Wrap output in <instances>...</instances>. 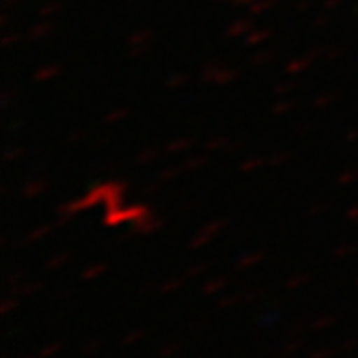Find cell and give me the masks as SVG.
Masks as SVG:
<instances>
[{
  "mask_svg": "<svg viewBox=\"0 0 358 358\" xmlns=\"http://www.w3.org/2000/svg\"><path fill=\"white\" fill-rule=\"evenodd\" d=\"M143 337H145V330H143V328L130 330V332H125V335L121 337V345H134V343L141 341Z\"/></svg>",
  "mask_w": 358,
  "mask_h": 358,
  "instance_id": "6da1fadb",
  "label": "cell"
},
{
  "mask_svg": "<svg viewBox=\"0 0 358 358\" xmlns=\"http://www.w3.org/2000/svg\"><path fill=\"white\" fill-rule=\"evenodd\" d=\"M335 322H337V320L332 317V315H322V317H317V320H311L309 326H311L313 330H324V328H330Z\"/></svg>",
  "mask_w": 358,
  "mask_h": 358,
  "instance_id": "7a4b0ae2",
  "label": "cell"
},
{
  "mask_svg": "<svg viewBox=\"0 0 358 358\" xmlns=\"http://www.w3.org/2000/svg\"><path fill=\"white\" fill-rule=\"evenodd\" d=\"M61 352V343H45L39 352H37V358H52Z\"/></svg>",
  "mask_w": 358,
  "mask_h": 358,
  "instance_id": "3957f363",
  "label": "cell"
},
{
  "mask_svg": "<svg viewBox=\"0 0 358 358\" xmlns=\"http://www.w3.org/2000/svg\"><path fill=\"white\" fill-rule=\"evenodd\" d=\"M179 352V343H173V341H169V343H164V345H160L158 350H156V354L160 356V358H171V356H175Z\"/></svg>",
  "mask_w": 358,
  "mask_h": 358,
  "instance_id": "277c9868",
  "label": "cell"
},
{
  "mask_svg": "<svg viewBox=\"0 0 358 358\" xmlns=\"http://www.w3.org/2000/svg\"><path fill=\"white\" fill-rule=\"evenodd\" d=\"M101 348H104V341H101L99 337H95V339L87 341V343L83 345V352H85V354H89V356H93V354H97Z\"/></svg>",
  "mask_w": 358,
  "mask_h": 358,
  "instance_id": "5b68a950",
  "label": "cell"
},
{
  "mask_svg": "<svg viewBox=\"0 0 358 358\" xmlns=\"http://www.w3.org/2000/svg\"><path fill=\"white\" fill-rule=\"evenodd\" d=\"M300 348H302V339H300V337H296V339L292 337V339L283 345V356H292V354H296Z\"/></svg>",
  "mask_w": 358,
  "mask_h": 358,
  "instance_id": "8992f818",
  "label": "cell"
},
{
  "mask_svg": "<svg viewBox=\"0 0 358 358\" xmlns=\"http://www.w3.org/2000/svg\"><path fill=\"white\" fill-rule=\"evenodd\" d=\"M335 356V350H330V348H317L309 354V358H332Z\"/></svg>",
  "mask_w": 358,
  "mask_h": 358,
  "instance_id": "52a82bcc",
  "label": "cell"
},
{
  "mask_svg": "<svg viewBox=\"0 0 358 358\" xmlns=\"http://www.w3.org/2000/svg\"><path fill=\"white\" fill-rule=\"evenodd\" d=\"M341 350L343 352H356L358 350V337H350V339H345L343 343H341Z\"/></svg>",
  "mask_w": 358,
  "mask_h": 358,
  "instance_id": "ba28073f",
  "label": "cell"
},
{
  "mask_svg": "<svg viewBox=\"0 0 358 358\" xmlns=\"http://www.w3.org/2000/svg\"><path fill=\"white\" fill-rule=\"evenodd\" d=\"M13 304H15L13 300H7V302L3 304V309H0V311H3V313H9V311L13 309Z\"/></svg>",
  "mask_w": 358,
  "mask_h": 358,
  "instance_id": "9c48e42d",
  "label": "cell"
},
{
  "mask_svg": "<svg viewBox=\"0 0 358 358\" xmlns=\"http://www.w3.org/2000/svg\"><path fill=\"white\" fill-rule=\"evenodd\" d=\"M218 287H220V283H214V285H210V287H208L206 292H216Z\"/></svg>",
  "mask_w": 358,
  "mask_h": 358,
  "instance_id": "30bf717a",
  "label": "cell"
},
{
  "mask_svg": "<svg viewBox=\"0 0 358 358\" xmlns=\"http://www.w3.org/2000/svg\"><path fill=\"white\" fill-rule=\"evenodd\" d=\"M20 358H37L35 354H24V356H20Z\"/></svg>",
  "mask_w": 358,
  "mask_h": 358,
  "instance_id": "8fae6325",
  "label": "cell"
},
{
  "mask_svg": "<svg viewBox=\"0 0 358 358\" xmlns=\"http://www.w3.org/2000/svg\"><path fill=\"white\" fill-rule=\"evenodd\" d=\"M270 358H280V356H270Z\"/></svg>",
  "mask_w": 358,
  "mask_h": 358,
  "instance_id": "7c38bea8",
  "label": "cell"
}]
</instances>
